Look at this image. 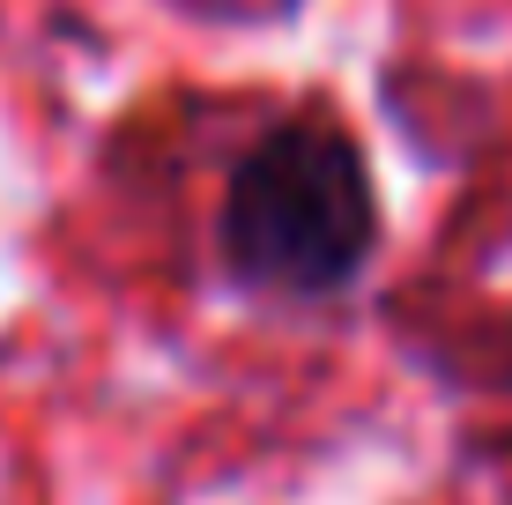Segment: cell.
<instances>
[{
	"mask_svg": "<svg viewBox=\"0 0 512 505\" xmlns=\"http://www.w3.org/2000/svg\"><path fill=\"white\" fill-rule=\"evenodd\" d=\"M379 246L372 164L334 119L305 112L268 127L223 186V260L275 298H334Z\"/></svg>",
	"mask_w": 512,
	"mask_h": 505,
	"instance_id": "obj_1",
	"label": "cell"
}]
</instances>
